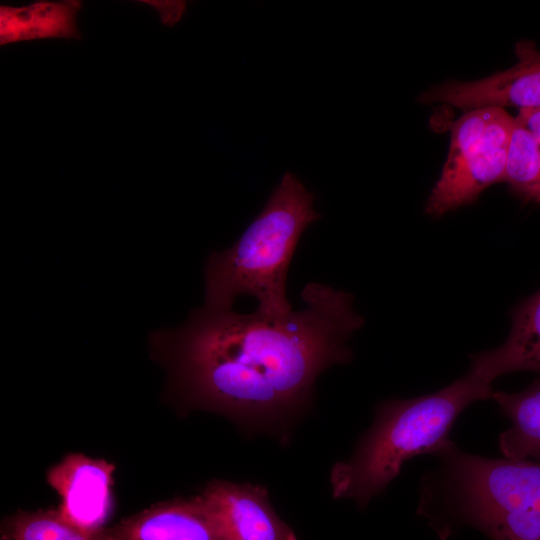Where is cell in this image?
<instances>
[{
	"label": "cell",
	"mask_w": 540,
	"mask_h": 540,
	"mask_svg": "<svg viewBox=\"0 0 540 540\" xmlns=\"http://www.w3.org/2000/svg\"><path fill=\"white\" fill-rule=\"evenodd\" d=\"M301 297L303 309L278 316L203 305L151 332V355L188 406L244 426L284 423L308 406L324 370L352 359L348 341L364 324L346 291L311 282Z\"/></svg>",
	"instance_id": "cell-1"
},
{
	"label": "cell",
	"mask_w": 540,
	"mask_h": 540,
	"mask_svg": "<svg viewBox=\"0 0 540 540\" xmlns=\"http://www.w3.org/2000/svg\"><path fill=\"white\" fill-rule=\"evenodd\" d=\"M1 540H110L106 528L84 529L58 509L20 510L3 520Z\"/></svg>",
	"instance_id": "cell-13"
},
{
	"label": "cell",
	"mask_w": 540,
	"mask_h": 540,
	"mask_svg": "<svg viewBox=\"0 0 540 540\" xmlns=\"http://www.w3.org/2000/svg\"><path fill=\"white\" fill-rule=\"evenodd\" d=\"M491 384L469 368L436 392L381 402L351 457L332 467L333 497L352 499L358 507H366L398 476L407 460L431 455L449 440L453 424L468 406L491 400Z\"/></svg>",
	"instance_id": "cell-3"
},
{
	"label": "cell",
	"mask_w": 540,
	"mask_h": 540,
	"mask_svg": "<svg viewBox=\"0 0 540 540\" xmlns=\"http://www.w3.org/2000/svg\"><path fill=\"white\" fill-rule=\"evenodd\" d=\"M198 496L220 540H297L272 508L263 486L212 480Z\"/></svg>",
	"instance_id": "cell-7"
},
{
	"label": "cell",
	"mask_w": 540,
	"mask_h": 540,
	"mask_svg": "<svg viewBox=\"0 0 540 540\" xmlns=\"http://www.w3.org/2000/svg\"><path fill=\"white\" fill-rule=\"evenodd\" d=\"M115 465L69 453L46 473L48 484L60 497L59 512L74 524L88 530H101L113 510Z\"/></svg>",
	"instance_id": "cell-8"
},
{
	"label": "cell",
	"mask_w": 540,
	"mask_h": 540,
	"mask_svg": "<svg viewBox=\"0 0 540 540\" xmlns=\"http://www.w3.org/2000/svg\"><path fill=\"white\" fill-rule=\"evenodd\" d=\"M518 61L512 67L470 82L448 81L421 93L424 104L442 102L466 111L513 106L540 109V51L527 40L517 43Z\"/></svg>",
	"instance_id": "cell-6"
},
{
	"label": "cell",
	"mask_w": 540,
	"mask_h": 540,
	"mask_svg": "<svg viewBox=\"0 0 540 540\" xmlns=\"http://www.w3.org/2000/svg\"><path fill=\"white\" fill-rule=\"evenodd\" d=\"M315 195L286 172L261 212L229 248L212 252L205 264V303L231 309L241 295L253 296L266 315H286L292 306L286 281L297 244L320 215Z\"/></svg>",
	"instance_id": "cell-4"
},
{
	"label": "cell",
	"mask_w": 540,
	"mask_h": 540,
	"mask_svg": "<svg viewBox=\"0 0 540 540\" xmlns=\"http://www.w3.org/2000/svg\"><path fill=\"white\" fill-rule=\"evenodd\" d=\"M515 119L531 133L540 148V109L519 110Z\"/></svg>",
	"instance_id": "cell-15"
},
{
	"label": "cell",
	"mask_w": 540,
	"mask_h": 540,
	"mask_svg": "<svg viewBox=\"0 0 540 540\" xmlns=\"http://www.w3.org/2000/svg\"><path fill=\"white\" fill-rule=\"evenodd\" d=\"M511 319L502 345L471 356L470 368L491 383L508 373L540 372V290L519 303Z\"/></svg>",
	"instance_id": "cell-10"
},
{
	"label": "cell",
	"mask_w": 540,
	"mask_h": 540,
	"mask_svg": "<svg viewBox=\"0 0 540 540\" xmlns=\"http://www.w3.org/2000/svg\"><path fill=\"white\" fill-rule=\"evenodd\" d=\"M491 400L511 422L498 438L502 455L512 460L533 458L540 462V379L518 392L494 390Z\"/></svg>",
	"instance_id": "cell-12"
},
{
	"label": "cell",
	"mask_w": 540,
	"mask_h": 540,
	"mask_svg": "<svg viewBox=\"0 0 540 540\" xmlns=\"http://www.w3.org/2000/svg\"><path fill=\"white\" fill-rule=\"evenodd\" d=\"M431 455L416 513L440 540L464 527L490 540H540V462L475 455L450 439Z\"/></svg>",
	"instance_id": "cell-2"
},
{
	"label": "cell",
	"mask_w": 540,
	"mask_h": 540,
	"mask_svg": "<svg viewBox=\"0 0 540 540\" xmlns=\"http://www.w3.org/2000/svg\"><path fill=\"white\" fill-rule=\"evenodd\" d=\"M80 1H36L25 6L0 7V43L7 45L19 41L66 38L76 39L80 34L77 14Z\"/></svg>",
	"instance_id": "cell-11"
},
{
	"label": "cell",
	"mask_w": 540,
	"mask_h": 540,
	"mask_svg": "<svg viewBox=\"0 0 540 540\" xmlns=\"http://www.w3.org/2000/svg\"><path fill=\"white\" fill-rule=\"evenodd\" d=\"M503 182L524 201L540 204V148L515 117Z\"/></svg>",
	"instance_id": "cell-14"
},
{
	"label": "cell",
	"mask_w": 540,
	"mask_h": 540,
	"mask_svg": "<svg viewBox=\"0 0 540 540\" xmlns=\"http://www.w3.org/2000/svg\"><path fill=\"white\" fill-rule=\"evenodd\" d=\"M514 117L494 107L480 141L453 166L443 168L425 204V213L439 217L475 201L489 186L504 181Z\"/></svg>",
	"instance_id": "cell-5"
},
{
	"label": "cell",
	"mask_w": 540,
	"mask_h": 540,
	"mask_svg": "<svg viewBox=\"0 0 540 540\" xmlns=\"http://www.w3.org/2000/svg\"><path fill=\"white\" fill-rule=\"evenodd\" d=\"M106 531L110 540H220L198 495L154 504Z\"/></svg>",
	"instance_id": "cell-9"
}]
</instances>
